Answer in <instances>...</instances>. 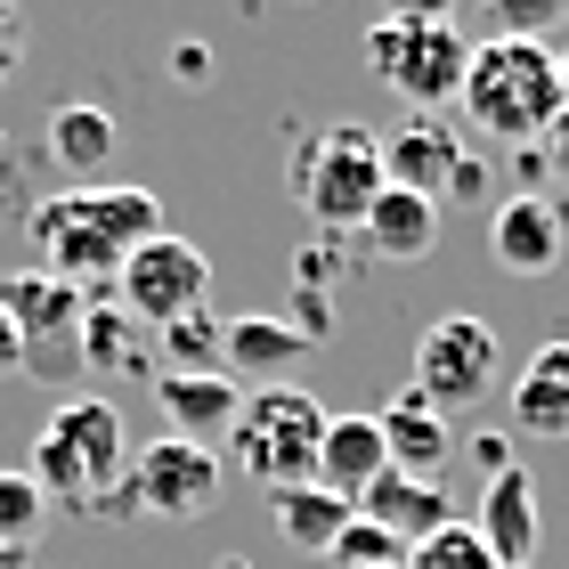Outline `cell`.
<instances>
[{"label":"cell","instance_id":"obj_1","mask_svg":"<svg viewBox=\"0 0 569 569\" xmlns=\"http://www.w3.org/2000/svg\"><path fill=\"white\" fill-rule=\"evenodd\" d=\"M24 237L41 252L33 269H49L58 284L98 301V293H114L122 261L147 237H163V203H154V188H66L24 212Z\"/></svg>","mask_w":569,"mask_h":569},{"label":"cell","instance_id":"obj_2","mask_svg":"<svg viewBox=\"0 0 569 569\" xmlns=\"http://www.w3.org/2000/svg\"><path fill=\"white\" fill-rule=\"evenodd\" d=\"M456 107L472 114L480 139L497 147H537V131L561 114V73L546 41H472V66H463Z\"/></svg>","mask_w":569,"mask_h":569},{"label":"cell","instance_id":"obj_3","mask_svg":"<svg viewBox=\"0 0 569 569\" xmlns=\"http://www.w3.org/2000/svg\"><path fill=\"white\" fill-rule=\"evenodd\" d=\"M284 188H293L301 220L318 228V237H358V220L375 212V196L391 188L382 179V139L367 122H326V131H309L293 154H284Z\"/></svg>","mask_w":569,"mask_h":569},{"label":"cell","instance_id":"obj_4","mask_svg":"<svg viewBox=\"0 0 569 569\" xmlns=\"http://www.w3.org/2000/svg\"><path fill=\"white\" fill-rule=\"evenodd\" d=\"M122 463H131V448H122V416L114 407L107 399H58V416L41 423L24 472H33L41 497H66V505L98 512V497L122 488Z\"/></svg>","mask_w":569,"mask_h":569},{"label":"cell","instance_id":"obj_5","mask_svg":"<svg viewBox=\"0 0 569 569\" xmlns=\"http://www.w3.org/2000/svg\"><path fill=\"white\" fill-rule=\"evenodd\" d=\"M318 448H326V407L301 382L244 391V416L228 423V456L252 480H269V497L277 488H318Z\"/></svg>","mask_w":569,"mask_h":569},{"label":"cell","instance_id":"obj_6","mask_svg":"<svg viewBox=\"0 0 569 569\" xmlns=\"http://www.w3.org/2000/svg\"><path fill=\"white\" fill-rule=\"evenodd\" d=\"M463 66H472V41H463L456 24H399V17H382L367 33V73L382 90H399L416 114L448 107V98L463 90Z\"/></svg>","mask_w":569,"mask_h":569},{"label":"cell","instance_id":"obj_7","mask_svg":"<svg viewBox=\"0 0 569 569\" xmlns=\"http://www.w3.org/2000/svg\"><path fill=\"white\" fill-rule=\"evenodd\" d=\"M0 309L17 318L24 375H41V382L82 375V309H90V293L58 284L49 269H17V277H0Z\"/></svg>","mask_w":569,"mask_h":569},{"label":"cell","instance_id":"obj_8","mask_svg":"<svg viewBox=\"0 0 569 569\" xmlns=\"http://www.w3.org/2000/svg\"><path fill=\"white\" fill-rule=\"evenodd\" d=\"M505 358H497V326L472 318V309H448L423 342H416V391L448 416V407H480L497 391Z\"/></svg>","mask_w":569,"mask_h":569},{"label":"cell","instance_id":"obj_9","mask_svg":"<svg viewBox=\"0 0 569 569\" xmlns=\"http://www.w3.org/2000/svg\"><path fill=\"white\" fill-rule=\"evenodd\" d=\"M114 301L131 309L139 326H154L163 333L171 318H188V309H212V261L188 244V237H147L131 261H122V277H114Z\"/></svg>","mask_w":569,"mask_h":569},{"label":"cell","instance_id":"obj_10","mask_svg":"<svg viewBox=\"0 0 569 569\" xmlns=\"http://www.w3.org/2000/svg\"><path fill=\"white\" fill-rule=\"evenodd\" d=\"M131 505L154 512V521H203V512L220 505V456L212 448H196V439H147V448L131 456Z\"/></svg>","mask_w":569,"mask_h":569},{"label":"cell","instance_id":"obj_11","mask_svg":"<svg viewBox=\"0 0 569 569\" xmlns=\"http://www.w3.org/2000/svg\"><path fill=\"white\" fill-rule=\"evenodd\" d=\"M488 252H497L505 277H553L561 252H569V212L553 196H505L497 220H488Z\"/></svg>","mask_w":569,"mask_h":569},{"label":"cell","instance_id":"obj_12","mask_svg":"<svg viewBox=\"0 0 569 569\" xmlns=\"http://www.w3.org/2000/svg\"><path fill=\"white\" fill-rule=\"evenodd\" d=\"M375 431H382V456H391V472H407V480H439V472H448V456H456V423L439 416L416 382L375 407Z\"/></svg>","mask_w":569,"mask_h":569},{"label":"cell","instance_id":"obj_13","mask_svg":"<svg viewBox=\"0 0 569 569\" xmlns=\"http://www.w3.org/2000/svg\"><path fill=\"white\" fill-rule=\"evenodd\" d=\"M480 546L497 553V569H537V546H546V505H537V480L521 463H505L480 497Z\"/></svg>","mask_w":569,"mask_h":569},{"label":"cell","instance_id":"obj_14","mask_svg":"<svg viewBox=\"0 0 569 569\" xmlns=\"http://www.w3.org/2000/svg\"><path fill=\"white\" fill-rule=\"evenodd\" d=\"M154 407L171 416V439H196V448H212L228 439V423L244 416V382L228 375H154Z\"/></svg>","mask_w":569,"mask_h":569},{"label":"cell","instance_id":"obj_15","mask_svg":"<svg viewBox=\"0 0 569 569\" xmlns=\"http://www.w3.org/2000/svg\"><path fill=\"white\" fill-rule=\"evenodd\" d=\"M456 131L448 122H431V114H407L391 139H382V179L391 188H407V196H448V171H456Z\"/></svg>","mask_w":569,"mask_h":569},{"label":"cell","instance_id":"obj_16","mask_svg":"<svg viewBox=\"0 0 569 569\" xmlns=\"http://www.w3.org/2000/svg\"><path fill=\"white\" fill-rule=\"evenodd\" d=\"M512 431H529V439H569V342H537L529 350V367L512 375Z\"/></svg>","mask_w":569,"mask_h":569},{"label":"cell","instance_id":"obj_17","mask_svg":"<svg viewBox=\"0 0 569 569\" xmlns=\"http://www.w3.org/2000/svg\"><path fill=\"white\" fill-rule=\"evenodd\" d=\"M41 154L73 179V188H98V171L114 163V114L90 107V98H73V107H49V122H41Z\"/></svg>","mask_w":569,"mask_h":569},{"label":"cell","instance_id":"obj_18","mask_svg":"<svg viewBox=\"0 0 569 569\" xmlns=\"http://www.w3.org/2000/svg\"><path fill=\"white\" fill-rule=\"evenodd\" d=\"M382 472H391V456H382L375 416H326V448H318V488H326V497L358 505Z\"/></svg>","mask_w":569,"mask_h":569},{"label":"cell","instance_id":"obj_19","mask_svg":"<svg viewBox=\"0 0 569 569\" xmlns=\"http://www.w3.org/2000/svg\"><path fill=\"white\" fill-rule=\"evenodd\" d=\"M358 521H375L382 537H399V546H423L431 529H448V488L439 480H407V472H382L367 497H358Z\"/></svg>","mask_w":569,"mask_h":569},{"label":"cell","instance_id":"obj_20","mask_svg":"<svg viewBox=\"0 0 569 569\" xmlns=\"http://www.w3.org/2000/svg\"><path fill=\"white\" fill-rule=\"evenodd\" d=\"M358 244L375 252V261H423V252L439 244V203L431 196H407V188H382L375 212L358 220Z\"/></svg>","mask_w":569,"mask_h":569},{"label":"cell","instance_id":"obj_21","mask_svg":"<svg viewBox=\"0 0 569 569\" xmlns=\"http://www.w3.org/2000/svg\"><path fill=\"white\" fill-rule=\"evenodd\" d=\"M309 342L284 318H261V309H252V318H228V333H220V375L228 382H284V367H293Z\"/></svg>","mask_w":569,"mask_h":569},{"label":"cell","instance_id":"obj_22","mask_svg":"<svg viewBox=\"0 0 569 569\" xmlns=\"http://www.w3.org/2000/svg\"><path fill=\"white\" fill-rule=\"evenodd\" d=\"M82 367L90 375H147V333L114 293H98L82 309Z\"/></svg>","mask_w":569,"mask_h":569},{"label":"cell","instance_id":"obj_23","mask_svg":"<svg viewBox=\"0 0 569 569\" xmlns=\"http://www.w3.org/2000/svg\"><path fill=\"white\" fill-rule=\"evenodd\" d=\"M350 512L358 505L326 497V488H277V497H269V521H277V537L293 553H333V537L350 529Z\"/></svg>","mask_w":569,"mask_h":569},{"label":"cell","instance_id":"obj_24","mask_svg":"<svg viewBox=\"0 0 569 569\" xmlns=\"http://www.w3.org/2000/svg\"><path fill=\"white\" fill-rule=\"evenodd\" d=\"M220 318L212 309H188V318H171L163 333H154V350L171 358V375H220Z\"/></svg>","mask_w":569,"mask_h":569},{"label":"cell","instance_id":"obj_25","mask_svg":"<svg viewBox=\"0 0 569 569\" xmlns=\"http://www.w3.org/2000/svg\"><path fill=\"white\" fill-rule=\"evenodd\" d=\"M41 521H49V497L33 488V472H24V463H17V472H0V546L24 553L41 537Z\"/></svg>","mask_w":569,"mask_h":569},{"label":"cell","instance_id":"obj_26","mask_svg":"<svg viewBox=\"0 0 569 569\" xmlns=\"http://www.w3.org/2000/svg\"><path fill=\"white\" fill-rule=\"evenodd\" d=\"M399 569H497V553L480 546V529H472V521H448V529H431L423 546H407Z\"/></svg>","mask_w":569,"mask_h":569},{"label":"cell","instance_id":"obj_27","mask_svg":"<svg viewBox=\"0 0 569 569\" xmlns=\"http://www.w3.org/2000/svg\"><path fill=\"white\" fill-rule=\"evenodd\" d=\"M497 41H546L553 24H569V0H488Z\"/></svg>","mask_w":569,"mask_h":569},{"label":"cell","instance_id":"obj_28","mask_svg":"<svg viewBox=\"0 0 569 569\" xmlns=\"http://www.w3.org/2000/svg\"><path fill=\"white\" fill-rule=\"evenodd\" d=\"M333 569H399L407 561V546H399V537H382L375 521H358V512H350V529L342 537H333V553H326Z\"/></svg>","mask_w":569,"mask_h":569},{"label":"cell","instance_id":"obj_29","mask_svg":"<svg viewBox=\"0 0 569 569\" xmlns=\"http://www.w3.org/2000/svg\"><path fill=\"white\" fill-rule=\"evenodd\" d=\"M333 269H342V237H309L293 252V284L301 293H333Z\"/></svg>","mask_w":569,"mask_h":569},{"label":"cell","instance_id":"obj_30","mask_svg":"<svg viewBox=\"0 0 569 569\" xmlns=\"http://www.w3.org/2000/svg\"><path fill=\"white\" fill-rule=\"evenodd\" d=\"M480 196H488V154H456L448 196H439V212H448V203H480Z\"/></svg>","mask_w":569,"mask_h":569},{"label":"cell","instance_id":"obj_31","mask_svg":"<svg viewBox=\"0 0 569 569\" xmlns=\"http://www.w3.org/2000/svg\"><path fill=\"white\" fill-rule=\"evenodd\" d=\"M537 163H546V171L561 179V188H569V107L546 122V131H537Z\"/></svg>","mask_w":569,"mask_h":569},{"label":"cell","instance_id":"obj_32","mask_svg":"<svg viewBox=\"0 0 569 569\" xmlns=\"http://www.w3.org/2000/svg\"><path fill=\"white\" fill-rule=\"evenodd\" d=\"M382 17H399V24H456V0H382Z\"/></svg>","mask_w":569,"mask_h":569},{"label":"cell","instance_id":"obj_33","mask_svg":"<svg viewBox=\"0 0 569 569\" xmlns=\"http://www.w3.org/2000/svg\"><path fill=\"white\" fill-rule=\"evenodd\" d=\"M24 66V24H17V9H0V82Z\"/></svg>","mask_w":569,"mask_h":569},{"label":"cell","instance_id":"obj_34","mask_svg":"<svg viewBox=\"0 0 569 569\" xmlns=\"http://www.w3.org/2000/svg\"><path fill=\"white\" fill-rule=\"evenodd\" d=\"M17 188H24V154H17L9 131H0V203H17Z\"/></svg>","mask_w":569,"mask_h":569},{"label":"cell","instance_id":"obj_35","mask_svg":"<svg viewBox=\"0 0 569 569\" xmlns=\"http://www.w3.org/2000/svg\"><path fill=\"white\" fill-rule=\"evenodd\" d=\"M171 73H179V82H212V49H171Z\"/></svg>","mask_w":569,"mask_h":569},{"label":"cell","instance_id":"obj_36","mask_svg":"<svg viewBox=\"0 0 569 569\" xmlns=\"http://www.w3.org/2000/svg\"><path fill=\"white\" fill-rule=\"evenodd\" d=\"M472 463H488V480H497L505 463H512V448H505V431H480V439H472Z\"/></svg>","mask_w":569,"mask_h":569},{"label":"cell","instance_id":"obj_37","mask_svg":"<svg viewBox=\"0 0 569 569\" xmlns=\"http://www.w3.org/2000/svg\"><path fill=\"white\" fill-rule=\"evenodd\" d=\"M0 375H24V342H17V318L0 309Z\"/></svg>","mask_w":569,"mask_h":569},{"label":"cell","instance_id":"obj_38","mask_svg":"<svg viewBox=\"0 0 569 569\" xmlns=\"http://www.w3.org/2000/svg\"><path fill=\"white\" fill-rule=\"evenodd\" d=\"M553 73H561V107H569V49H553Z\"/></svg>","mask_w":569,"mask_h":569},{"label":"cell","instance_id":"obj_39","mask_svg":"<svg viewBox=\"0 0 569 569\" xmlns=\"http://www.w3.org/2000/svg\"><path fill=\"white\" fill-rule=\"evenodd\" d=\"M0 569H24V553H9V546H0Z\"/></svg>","mask_w":569,"mask_h":569},{"label":"cell","instance_id":"obj_40","mask_svg":"<svg viewBox=\"0 0 569 569\" xmlns=\"http://www.w3.org/2000/svg\"><path fill=\"white\" fill-rule=\"evenodd\" d=\"M220 569H244V561H220Z\"/></svg>","mask_w":569,"mask_h":569},{"label":"cell","instance_id":"obj_41","mask_svg":"<svg viewBox=\"0 0 569 569\" xmlns=\"http://www.w3.org/2000/svg\"><path fill=\"white\" fill-rule=\"evenodd\" d=\"M0 9H17V0H0Z\"/></svg>","mask_w":569,"mask_h":569}]
</instances>
